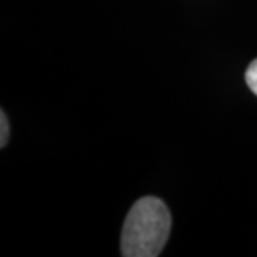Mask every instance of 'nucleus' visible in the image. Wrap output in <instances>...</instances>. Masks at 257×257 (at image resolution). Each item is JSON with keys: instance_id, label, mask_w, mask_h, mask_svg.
<instances>
[{"instance_id": "7ed1b4c3", "label": "nucleus", "mask_w": 257, "mask_h": 257, "mask_svg": "<svg viewBox=\"0 0 257 257\" xmlns=\"http://www.w3.org/2000/svg\"><path fill=\"white\" fill-rule=\"evenodd\" d=\"M0 124H2V137H0V147H5L9 142V120H7V115L5 112L2 110L0 112Z\"/></svg>"}, {"instance_id": "f03ea898", "label": "nucleus", "mask_w": 257, "mask_h": 257, "mask_svg": "<svg viewBox=\"0 0 257 257\" xmlns=\"http://www.w3.org/2000/svg\"><path fill=\"white\" fill-rule=\"evenodd\" d=\"M245 84L257 95V59L252 60L245 70Z\"/></svg>"}, {"instance_id": "f257e3e1", "label": "nucleus", "mask_w": 257, "mask_h": 257, "mask_svg": "<svg viewBox=\"0 0 257 257\" xmlns=\"http://www.w3.org/2000/svg\"><path fill=\"white\" fill-rule=\"evenodd\" d=\"M172 227L167 205L159 197H141L128 210L122 227L124 257H157L166 247Z\"/></svg>"}]
</instances>
